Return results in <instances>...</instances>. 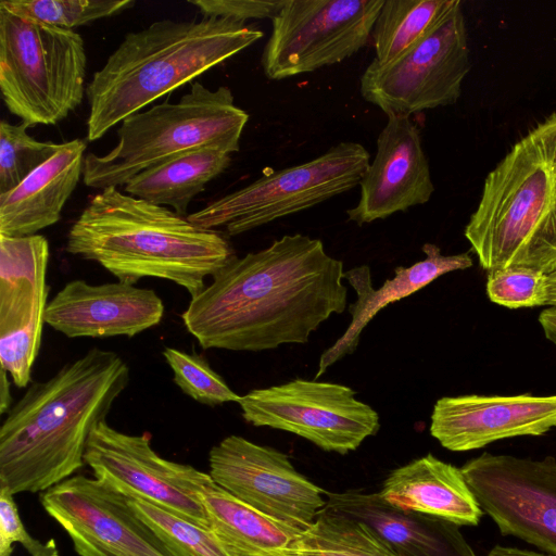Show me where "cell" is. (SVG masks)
Segmentation results:
<instances>
[{
	"label": "cell",
	"mask_w": 556,
	"mask_h": 556,
	"mask_svg": "<svg viewBox=\"0 0 556 556\" xmlns=\"http://www.w3.org/2000/svg\"><path fill=\"white\" fill-rule=\"evenodd\" d=\"M343 263L319 239L295 233L233 256L191 298L181 318L201 348L274 350L308 341L348 302Z\"/></svg>",
	"instance_id": "1"
},
{
	"label": "cell",
	"mask_w": 556,
	"mask_h": 556,
	"mask_svg": "<svg viewBox=\"0 0 556 556\" xmlns=\"http://www.w3.org/2000/svg\"><path fill=\"white\" fill-rule=\"evenodd\" d=\"M87 54L75 30L17 15L0 5V89L27 126L55 125L83 102Z\"/></svg>",
	"instance_id": "7"
},
{
	"label": "cell",
	"mask_w": 556,
	"mask_h": 556,
	"mask_svg": "<svg viewBox=\"0 0 556 556\" xmlns=\"http://www.w3.org/2000/svg\"><path fill=\"white\" fill-rule=\"evenodd\" d=\"M134 0H1L9 11L51 26L73 30L131 8Z\"/></svg>",
	"instance_id": "29"
},
{
	"label": "cell",
	"mask_w": 556,
	"mask_h": 556,
	"mask_svg": "<svg viewBox=\"0 0 556 556\" xmlns=\"http://www.w3.org/2000/svg\"><path fill=\"white\" fill-rule=\"evenodd\" d=\"M129 381L118 354L92 348L30 384L0 428V488L13 495L45 492L81 469L92 430Z\"/></svg>",
	"instance_id": "2"
},
{
	"label": "cell",
	"mask_w": 556,
	"mask_h": 556,
	"mask_svg": "<svg viewBox=\"0 0 556 556\" xmlns=\"http://www.w3.org/2000/svg\"><path fill=\"white\" fill-rule=\"evenodd\" d=\"M369 157L361 143L340 142L308 162L264 175L187 218L204 229L241 235L355 188Z\"/></svg>",
	"instance_id": "8"
},
{
	"label": "cell",
	"mask_w": 556,
	"mask_h": 556,
	"mask_svg": "<svg viewBox=\"0 0 556 556\" xmlns=\"http://www.w3.org/2000/svg\"><path fill=\"white\" fill-rule=\"evenodd\" d=\"M471 67L462 2L393 62L372 61L359 79L362 97L387 116H410L455 103Z\"/></svg>",
	"instance_id": "9"
},
{
	"label": "cell",
	"mask_w": 556,
	"mask_h": 556,
	"mask_svg": "<svg viewBox=\"0 0 556 556\" xmlns=\"http://www.w3.org/2000/svg\"><path fill=\"white\" fill-rule=\"evenodd\" d=\"M84 459L94 478L111 490L211 529L202 502L211 476L161 457L148 434H127L101 421L89 437Z\"/></svg>",
	"instance_id": "12"
},
{
	"label": "cell",
	"mask_w": 556,
	"mask_h": 556,
	"mask_svg": "<svg viewBox=\"0 0 556 556\" xmlns=\"http://www.w3.org/2000/svg\"><path fill=\"white\" fill-rule=\"evenodd\" d=\"M485 556H553L531 549L495 545Z\"/></svg>",
	"instance_id": "36"
},
{
	"label": "cell",
	"mask_w": 556,
	"mask_h": 556,
	"mask_svg": "<svg viewBox=\"0 0 556 556\" xmlns=\"http://www.w3.org/2000/svg\"><path fill=\"white\" fill-rule=\"evenodd\" d=\"M66 251L97 262L118 281L161 278L191 298L206 287V277L236 256L220 232L116 187L91 198L67 233Z\"/></svg>",
	"instance_id": "3"
},
{
	"label": "cell",
	"mask_w": 556,
	"mask_h": 556,
	"mask_svg": "<svg viewBox=\"0 0 556 556\" xmlns=\"http://www.w3.org/2000/svg\"><path fill=\"white\" fill-rule=\"evenodd\" d=\"M86 142L74 139L0 195V235L26 237L56 224L84 173Z\"/></svg>",
	"instance_id": "22"
},
{
	"label": "cell",
	"mask_w": 556,
	"mask_h": 556,
	"mask_svg": "<svg viewBox=\"0 0 556 556\" xmlns=\"http://www.w3.org/2000/svg\"><path fill=\"white\" fill-rule=\"evenodd\" d=\"M40 502L79 556H174L127 497L96 478L73 476L41 492Z\"/></svg>",
	"instance_id": "15"
},
{
	"label": "cell",
	"mask_w": 556,
	"mask_h": 556,
	"mask_svg": "<svg viewBox=\"0 0 556 556\" xmlns=\"http://www.w3.org/2000/svg\"><path fill=\"white\" fill-rule=\"evenodd\" d=\"M359 186L357 204L346 211L357 225L384 219L431 199L434 186L430 166L410 116H388Z\"/></svg>",
	"instance_id": "18"
},
{
	"label": "cell",
	"mask_w": 556,
	"mask_h": 556,
	"mask_svg": "<svg viewBox=\"0 0 556 556\" xmlns=\"http://www.w3.org/2000/svg\"><path fill=\"white\" fill-rule=\"evenodd\" d=\"M203 16H215L245 23L250 18H274L285 0H190Z\"/></svg>",
	"instance_id": "34"
},
{
	"label": "cell",
	"mask_w": 556,
	"mask_h": 556,
	"mask_svg": "<svg viewBox=\"0 0 556 556\" xmlns=\"http://www.w3.org/2000/svg\"><path fill=\"white\" fill-rule=\"evenodd\" d=\"M456 0H384L374 24L372 60L386 65L427 36L450 12Z\"/></svg>",
	"instance_id": "26"
},
{
	"label": "cell",
	"mask_w": 556,
	"mask_h": 556,
	"mask_svg": "<svg viewBox=\"0 0 556 556\" xmlns=\"http://www.w3.org/2000/svg\"><path fill=\"white\" fill-rule=\"evenodd\" d=\"M343 384L294 379L241 395L243 419L296 434L326 452L355 451L380 429L378 413Z\"/></svg>",
	"instance_id": "11"
},
{
	"label": "cell",
	"mask_w": 556,
	"mask_h": 556,
	"mask_svg": "<svg viewBox=\"0 0 556 556\" xmlns=\"http://www.w3.org/2000/svg\"><path fill=\"white\" fill-rule=\"evenodd\" d=\"M127 500L135 514L174 556H228L211 529L147 501L134 497Z\"/></svg>",
	"instance_id": "28"
},
{
	"label": "cell",
	"mask_w": 556,
	"mask_h": 556,
	"mask_svg": "<svg viewBox=\"0 0 556 556\" xmlns=\"http://www.w3.org/2000/svg\"><path fill=\"white\" fill-rule=\"evenodd\" d=\"M214 483L260 513L306 530L326 505L321 488L300 473L288 455L231 434L208 453Z\"/></svg>",
	"instance_id": "14"
},
{
	"label": "cell",
	"mask_w": 556,
	"mask_h": 556,
	"mask_svg": "<svg viewBox=\"0 0 556 556\" xmlns=\"http://www.w3.org/2000/svg\"><path fill=\"white\" fill-rule=\"evenodd\" d=\"M231 154L217 147H202L151 166L125 186L127 194L170 206L185 215L193 198L229 166Z\"/></svg>",
	"instance_id": "24"
},
{
	"label": "cell",
	"mask_w": 556,
	"mask_h": 556,
	"mask_svg": "<svg viewBox=\"0 0 556 556\" xmlns=\"http://www.w3.org/2000/svg\"><path fill=\"white\" fill-rule=\"evenodd\" d=\"M464 235L482 269L556 270V113L486 175Z\"/></svg>",
	"instance_id": "5"
},
{
	"label": "cell",
	"mask_w": 556,
	"mask_h": 556,
	"mask_svg": "<svg viewBox=\"0 0 556 556\" xmlns=\"http://www.w3.org/2000/svg\"><path fill=\"white\" fill-rule=\"evenodd\" d=\"M324 509L363 523L397 556H478L458 525L397 508L379 492H327Z\"/></svg>",
	"instance_id": "20"
},
{
	"label": "cell",
	"mask_w": 556,
	"mask_h": 556,
	"mask_svg": "<svg viewBox=\"0 0 556 556\" xmlns=\"http://www.w3.org/2000/svg\"><path fill=\"white\" fill-rule=\"evenodd\" d=\"M545 306H556V270L547 275V300Z\"/></svg>",
	"instance_id": "38"
},
{
	"label": "cell",
	"mask_w": 556,
	"mask_h": 556,
	"mask_svg": "<svg viewBox=\"0 0 556 556\" xmlns=\"http://www.w3.org/2000/svg\"><path fill=\"white\" fill-rule=\"evenodd\" d=\"M49 255L41 235H0V366L17 388L28 386L41 345Z\"/></svg>",
	"instance_id": "16"
},
{
	"label": "cell",
	"mask_w": 556,
	"mask_h": 556,
	"mask_svg": "<svg viewBox=\"0 0 556 556\" xmlns=\"http://www.w3.org/2000/svg\"><path fill=\"white\" fill-rule=\"evenodd\" d=\"M164 303L152 289L126 282H67L48 303L45 323L67 338H128L159 325Z\"/></svg>",
	"instance_id": "19"
},
{
	"label": "cell",
	"mask_w": 556,
	"mask_h": 556,
	"mask_svg": "<svg viewBox=\"0 0 556 556\" xmlns=\"http://www.w3.org/2000/svg\"><path fill=\"white\" fill-rule=\"evenodd\" d=\"M422 251L426 254L422 261L408 267L397 266L394 277L386 280L379 289L372 287L367 265L344 271L343 279L355 290L357 299L349 306L352 319L345 332L320 355L316 379L336 362L355 352L362 331L382 308L414 294L447 273L472 266L469 253L443 255L432 243L424 244Z\"/></svg>",
	"instance_id": "21"
},
{
	"label": "cell",
	"mask_w": 556,
	"mask_h": 556,
	"mask_svg": "<svg viewBox=\"0 0 556 556\" xmlns=\"http://www.w3.org/2000/svg\"><path fill=\"white\" fill-rule=\"evenodd\" d=\"M556 428V395H458L439 399L430 434L453 452L481 448L516 437H539Z\"/></svg>",
	"instance_id": "17"
},
{
	"label": "cell",
	"mask_w": 556,
	"mask_h": 556,
	"mask_svg": "<svg viewBox=\"0 0 556 556\" xmlns=\"http://www.w3.org/2000/svg\"><path fill=\"white\" fill-rule=\"evenodd\" d=\"M248 121L228 87L211 90L194 81L177 102L126 117L117 129V143L108 153H87L84 184L101 190L122 187L140 172L202 147L238 152Z\"/></svg>",
	"instance_id": "6"
},
{
	"label": "cell",
	"mask_w": 556,
	"mask_h": 556,
	"mask_svg": "<svg viewBox=\"0 0 556 556\" xmlns=\"http://www.w3.org/2000/svg\"><path fill=\"white\" fill-rule=\"evenodd\" d=\"M28 128L23 122L0 123V195L17 187L61 148V143L29 136Z\"/></svg>",
	"instance_id": "30"
},
{
	"label": "cell",
	"mask_w": 556,
	"mask_h": 556,
	"mask_svg": "<svg viewBox=\"0 0 556 556\" xmlns=\"http://www.w3.org/2000/svg\"><path fill=\"white\" fill-rule=\"evenodd\" d=\"M384 0H285L262 54L269 79L332 65L364 48Z\"/></svg>",
	"instance_id": "10"
},
{
	"label": "cell",
	"mask_w": 556,
	"mask_h": 556,
	"mask_svg": "<svg viewBox=\"0 0 556 556\" xmlns=\"http://www.w3.org/2000/svg\"><path fill=\"white\" fill-rule=\"evenodd\" d=\"M539 324L545 338L556 346V306H548L539 315Z\"/></svg>",
	"instance_id": "35"
},
{
	"label": "cell",
	"mask_w": 556,
	"mask_h": 556,
	"mask_svg": "<svg viewBox=\"0 0 556 556\" xmlns=\"http://www.w3.org/2000/svg\"><path fill=\"white\" fill-rule=\"evenodd\" d=\"M491 302L511 309L545 306L547 274L529 267H506L488 273Z\"/></svg>",
	"instance_id": "32"
},
{
	"label": "cell",
	"mask_w": 556,
	"mask_h": 556,
	"mask_svg": "<svg viewBox=\"0 0 556 556\" xmlns=\"http://www.w3.org/2000/svg\"><path fill=\"white\" fill-rule=\"evenodd\" d=\"M162 354L173 371L176 386L198 403L212 407L239 403L241 395L229 388L202 355L169 346Z\"/></svg>",
	"instance_id": "31"
},
{
	"label": "cell",
	"mask_w": 556,
	"mask_h": 556,
	"mask_svg": "<svg viewBox=\"0 0 556 556\" xmlns=\"http://www.w3.org/2000/svg\"><path fill=\"white\" fill-rule=\"evenodd\" d=\"M228 18L160 20L128 33L86 86L87 138L96 141L126 117L197 78L263 37Z\"/></svg>",
	"instance_id": "4"
},
{
	"label": "cell",
	"mask_w": 556,
	"mask_h": 556,
	"mask_svg": "<svg viewBox=\"0 0 556 556\" xmlns=\"http://www.w3.org/2000/svg\"><path fill=\"white\" fill-rule=\"evenodd\" d=\"M9 372L1 368V382H0V414L3 415L12 407V396L10 392Z\"/></svg>",
	"instance_id": "37"
},
{
	"label": "cell",
	"mask_w": 556,
	"mask_h": 556,
	"mask_svg": "<svg viewBox=\"0 0 556 556\" xmlns=\"http://www.w3.org/2000/svg\"><path fill=\"white\" fill-rule=\"evenodd\" d=\"M379 493L397 508L439 517L459 527L479 525L484 514L460 468L432 454L391 471Z\"/></svg>",
	"instance_id": "23"
},
{
	"label": "cell",
	"mask_w": 556,
	"mask_h": 556,
	"mask_svg": "<svg viewBox=\"0 0 556 556\" xmlns=\"http://www.w3.org/2000/svg\"><path fill=\"white\" fill-rule=\"evenodd\" d=\"M13 496L0 488V556H11L14 543H20L29 556H60L53 539L41 542L28 533Z\"/></svg>",
	"instance_id": "33"
},
{
	"label": "cell",
	"mask_w": 556,
	"mask_h": 556,
	"mask_svg": "<svg viewBox=\"0 0 556 556\" xmlns=\"http://www.w3.org/2000/svg\"><path fill=\"white\" fill-rule=\"evenodd\" d=\"M262 556H397L366 526L323 509L286 546Z\"/></svg>",
	"instance_id": "27"
},
{
	"label": "cell",
	"mask_w": 556,
	"mask_h": 556,
	"mask_svg": "<svg viewBox=\"0 0 556 556\" xmlns=\"http://www.w3.org/2000/svg\"><path fill=\"white\" fill-rule=\"evenodd\" d=\"M211 530L228 556H262L286 547L299 531L241 502L212 481L202 494Z\"/></svg>",
	"instance_id": "25"
},
{
	"label": "cell",
	"mask_w": 556,
	"mask_h": 556,
	"mask_svg": "<svg viewBox=\"0 0 556 556\" xmlns=\"http://www.w3.org/2000/svg\"><path fill=\"white\" fill-rule=\"evenodd\" d=\"M460 470L502 535L556 556V458L482 453Z\"/></svg>",
	"instance_id": "13"
}]
</instances>
